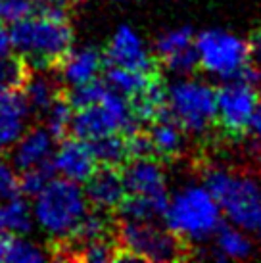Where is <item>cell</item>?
I'll use <instances>...</instances> for the list:
<instances>
[{"label":"cell","mask_w":261,"mask_h":263,"mask_svg":"<svg viewBox=\"0 0 261 263\" xmlns=\"http://www.w3.org/2000/svg\"><path fill=\"white\" fill-rule=\"evenodd\" d=\"M73 108L71 104L65 98V88L60 92L54 102L48 106V110L44 111V129L50 133V137L54 140H62L65 137H69V123H71Z\"/></svg>","instance_id":"26"},{"label":"cell","mask_w":261,"mask_h":263,"mask_svg":"<svg viewBox=\"0 0 261 263\" xmlns=\"http://www.w3.org/2000/svg\"><path fill=\"white\" fill-rule=\"evenodd\" d=\"M10 35H8L6 27H4V23L0 22V56H6L10 54Z\"/></svg>","instance_id":"34"},{"label":"cell","mask_w":261,"mask_h":263,"mask_svg":"<svg viewBox=\"0 0 261 263\" xmlns=\"http://www.w3.org/2000/svg\"><path fill=\"white\" fill-rule=\"evenodd\" d=\"M106 83H100L98 79H92L88 83H81V85H73L69 90H65V98L71 104L73 110L79 108H87L92 106L102 98V95L106 92Z\"/></svg>","instance_id":"30"},{"label":"cell","mask_w":261,"mask_h":263,"mask_svg":"<svg viewBox=\"0 0 261 263\" xmlns=\"http://www.w3.org/2000/svg\"><path fill=\"white\" fill-rule=\"evenodd\" d=\"M31 116L23 90L0 92V156L12 150L22 137L25 119Z\"/></svg>","instance_id":"14"},{"label":"cell","mask_w":261,"mask_h":263,"mask_svg":"<svg viewBox=\"0 0 261 263\" xmlns=\"http://www.w3.org/2000/svg\"><path fill=\"white\" fill-rule=\"evenodd\" d=\"M206 186L217 200L221 212L246 233L261 234V183L254 177L211 169Z\"/></svg>","instance_id":"3"},{"label":"cell","mask_w":261,"mask_h":263,"mask_svg":"<svg viewBox=\"0 0 261 263\" xmlns=\"http://www.w3.org/2000/svg\"><path fill=\"white\" fill-rule=\"evenodd\" d=\"M250 54L254 56L255 60H259L261 62V31H257L254 37L250 39Z\"/></svg>","instance_id":"35"},{"label":"cell","mask_w":261,"mask_h":263,"mask_svg":"<svg viewBox=\"0 0 261 263\" xmlns=\"http://www.w3.org/2000/svg\"><path fill=\"white\" fill-rule=\"evenodd\" d=\"M154 73H144V71H137V69H127V67L109 66L104 73L106 79V87L116 90L117 95L125 96L127 100L137 96L142 88L148 85V81L152 79Z\"/></svg>","instance_id":"21"},{"label":"cell","mask_w":261,"mask_h":263,"mask_svg":"<svg viewBox=\"0 0 261 263\" xmlns=\"http://www.w3.org/2000/svg\"><path fill=\"white\" fill-rule=\"evenodd\" d=\"M117 242L119 250L146 261H171L181 256L179 238L154 221H125L117 229Z\"/></svg>","instance_id":"8"},{"label":"cell","mask_w":261,"mask_h":263,"mask_svg":"<svg viewBox=\"0 0 261 263\" xmlns=\"http://www.w3.org/2000/svg\"><path fill=\"white\" fill-rule=\"evenodd\" d=\"M88 146L92 150L96 163H100V165L121 167L129 161L125 135L111 133V135H106V137H100V139L88 140Z\"/></svg>","instance_id":"23"},{"label":"cell","mask_w":261,"mask_h":263,"mask_svg":"<svg viewBox=\"0 0 261 263\" xmlns=\"http://www.w3.org/2000/svg\"><path fill=\"white\" fill-rule=\"evenodd\" d=\"M85 198L88 205L100 212H111L117 210L121 204L127 190H125L123 175L117 167L111 165H96L92 175L85 181Z\"/></svg>","instance_id":"12"},{"label":"cell","mask_w":261,"mask_h":263,"mask_svg":"<svg viewBox=\"0 0 261 263\" xmlns=\"http://www.w3.org/2000/svg\"><path fill=\"white\" fill-rule=\"evenodd\" d=\"M194 48V33L190 27H173V29L161 33L156 41V54L161 62L177 58Z\"/></svg>","instance_id":"24"},{"label":"cell","mask_w":261,"mask_h":263,"mask_svg":"<svg viewBox=\"0 0 261 263\" xmlns=\"http://www.w3.org/2000/svg\"><path fill=\"white\" fill-rule=\"evenodd\" d=\"M215 252L221 259H246L254 254V242L236 225H219L213 233Z\"/></svg>","instance_id":"18"},{"label":"cell","mask_w":261,"mask_h":263,"mask_svg":"<svg viewBox=\"0 0 261 263\" xmlns=\"http://www.w3.org/2000/svg\"><path fill=\"white\" fill-rule=\"evenodd\" d=\"M10 44L31 69L56 71L73 48V29L69 22H56L41 15H27L12 23Z\"/></svg>","instance_id":"1"},{"label":"cell","mask_w":261,"mask_h":263,"mask_svg":"<svg viewBox=\"0 0 261 263\" xmlns=\"http://www.w3.org/2000/svg\"><path fill=\"white\" fill-rule=\"evenodd\" d=\"M64 90V87L60 85L58 81L46 77L44 71H41V75L31 73L27 85L23 87V95L25 100L29 104V111L35 116L43 117L44 111L48 110V106L54 102V98Z\"/></svg>","instance_id":"19"},{"label":"cell","mask_w":261,"mask_h":263,"mask_svg":"<svg viewBox=\"0 0 261 263\" xmlns=\"http://www.w3.org/2000/svg\"><path fill=\"white\" fill-rule=\"evenodd\" d=\"M167 200L138 196V194H125L117 212L125 221H154L161 219L165 212Z\"/></svg>","instance_id":"22"},{"label":"cell","mask_w":261,"mask_h":263,"mask_svg":"<svg viewBox=\"0 0 261 263\" xmlns=\"http://www.w3.org/2000/svg\"><path fill=\"white\" fill-rule=\"evenodd\" d=\"M52 150H54V139L50 137V133L41 125H33L31 129L25 131V135L15 140V144L10 150L12 165L17 171L29 169L52 158Z\"/></svg>","instance_id":"15"},{"label":"cell","mask_w":261,"mask_h":263,"mask_svg":"<svg viewBox=\"0 0 261 263\" xmlns=\"http://www.w3.org/2000/svg\"><path fill=\"white\" fill-rule=\"evenodd\" d=\"M259 96L254 85L242 79H229L225 85L215 90V121L229 137H242L248 131Z\"/></svg>","instance_id":"9"},{"label":"cell","mask_w":261,"mask_h":263,"mask_svg":"<svg viewBox=\"0 0 261 263\" xmlns=\"http://www.w3.org/2000/svg\"><path fill=\"white\" fill-rule=\"evenodd\" d=\"M0 227L2 231L20 234V236L29 233L33 227V219H31L29 205L23 198L15 196L8 200L4 205H0Z\"/></svg>","instance_id":"27"},{"label":"cell","mask_w":261,"mask_h":263,"mask_svg":"<svg viewBox=\"0 0 261 263\" xmlns=\"http://www.w3.org/2000/svg\"><path fill=\"white\" fill-rule=\"evenodd\" d=\"M54 177H56V165H54L52 158L41 161V163H36V165H33L29 169H23L22 175H20L22 194L36 196Z\"/></svg>","instance_id":"28"},{"label":"cell","mask_w":261,"mask_h":263,"mask_svg":"<svg viewBox=\"0 0 261 263\" xmlns=\"http://www.w3.org/2000/svg\"><path fill=\"white\" fill-rule=\"evenodd\" d=\"M248 131L254 139H257L261 142V102H257L254 114H252V119L248 123Z\"/></svg>","instance_id":"33"},{"label":"cell","mask_w":261,"mask_h":263,"mask_svg":"<svg viewBox=\"0 0 261 263\" xmlns=\"http://www.w3.org/2000/svg\"><path fill=\"white\" fill-rule=\"evenodd\" d=\"M48 257L46 252L29 240H23L20 234L0 231V261L8 263H36Z\"/></svg>","instance_id":"20"},{"label":"cell","mask_w":261,"mask_h":263,"mask_svg":"<svg viewBox=\"0 0 261 263\" xmlns=\"http://www.w3.org/2000/svg\"><path fill=\"white\" fill-rule=\"evenodd\" d=\"M165 110L184 133L206 135L217 117L215 88L184 75L165 88Z\"/></svg>","instance_id":"5"},{"label":"cell","mask_w":261,"mask_h":263,"mask_svg":"<svg viewBox=\"0 0 261 263\" xmlns=\"http://www.w3.org/2000/svg\"><path fill=\"white\" fill-rule=\"evenodd\" d=\"M88 212V202L79 183L69 179H52L35 196V213L39 225L52 236L60 240L69 236L77 227L83 215Z\"/></svg>","instance_id":"4"},{"label":"cell","mask_w":261,"mask_h":263,"mask_svg":"<svg viewBox=\"0 0 261 263\" xmlns=\"http://www.w3.org/2000/svg\"><path fill=\"white\" fill-rule=\"evenodd\" d=\"M52 161L56 165V173L75 183H85L98 165L87 140L75 137H65L60 140Z\"/></svg>","instance_id":"13"},{"label":"cell","mask_w":261,"mask_h":263,"mask_svg":"<svg viewBox=\"0 0 261 263\" xmlns=\"http://www.w3.org/2000/svg\"><path fill=\"white\" fill-rule=\"evenodd\" d=\"M67 2H69V4H71V2H81V0H67Z\"/></svg>","instance_id":"36"},{"label":"cell","mask_w":261,"mask_h":263,"mask_svg":"<svg viewBox=\"0 0 261 263\" xmlns=\"http://www.w3.org/2000/svg\"><path fill=\"white\" fill-rule=\"evenodd\" d=\"M123 175V183L127 194L156 198V200H169L163 169L152 158H133L127 161Z\"/></svg>","instance_id":"11"},{"label":"cell","mask_w":261,"mask_h":263,"mask_svg":"<svg viewBox=\"0 0 261 263\" xmlns=\"http://www.w3.org/2000/svg\"><path fill=\"white\" fill-rule=\"evenodd\" d=\"M182 133L184 131L175 123L167 111L158 119H154L150 133H148L154 154H158L161 158L179 156L182 152V148H184V135Z\"/></svg>","instance_id":"17"},{"label":"cell","mask_w":261,"mask_h":263,"mask_svg":"<svg viewBox=\"0 0 261 263\" xmlns=\"http://www.w3.org/2000/svg\"><path fill=\"white\" fill-rule=\"evenodd\" d=\"M33 69L20 54L0 56V92L23 90Z\"/></svg>","instance_id":"25"},{"label":"cell","mask_w":261,"mask_h":263,"mask_svg":"<svg viewBox=\"0 0 261 263\" xmlns=\"http://www.w3.org/2000/svg\"><path fill=\"white\" fill-rule=\"evenodd\" d=\"M116 244H111L108 240V236L104 238H95V240H88L85 244H81L75 248L71 259H79V261L87 263H104V261H114L116 256Z\"/></svg>","instance_id":"29"},{"label":"cell","mask_w":261,"mask_h":263,"mask_svg":"<svg viewBox=\"0 0 261 263\" xmlns=\"http://www.w3.org/2000/svg\"><path fill=\"white\" fill-rule=\"evenodd\" d=\"M135 131H138V121L133 116L129 100L111 88H106L100 100L92 106L73 110L69 123V135L87 142L111 133L127 137Z\"/></svg>","instance_id":"6"},{"label":"cell","mask_w":261,"mask_h":263,"mask_svg":"<svg viewBox=\"0 0 261 263\" xmlns=\"http://www.w3.org/2000/svg\"><path fill=\"white\" fill-rule=\"evenodd\" d=\"M198 67L211 77L236 79L250 64V44L242 37L225 29H206L194 35Z\"/></svg>","instance_id":"7"},{"label":"cell","mask_w":261,"mask_h":263,"mask_svg":"<svg viewBox=\"0 0 261 263\" xmlns=\"http://www.w3.org/2000/svg\"><path fill=\"white\" fill-rule=\"evenodd\" d=\"M33 15V0H0V22L14 23Z\"/></svg>","instance_id":"32"},{"label":"cell","mask_w":261,"mask_h":263,"mask_svg":"<svg viewBox=\"0 0 261 263\" xmlns=\"http://www.w3.org/2000/svg\"><path fill=\"white\" fill-rule=\"evenodd\" d=\"M104 62H108L109 66L137 69V71H144V73L156 71V62H154L152 52L148 50L144 39L140 37L130 25L117 27L108 48H106Z\"/></svg>","instance_id":"10"},{"label":"cell","mask_w":261,"mask_h":263,"mask_svg":"<svg viewBox=\"0 0 261 263\" xmlns=\"http://www.w3.org/2000/svg\"><path fill=\"white\" fill-rule=\"evenodd\" d=\"M20 175L15 173V167L0 156V202H8L12 198L20 196Z\"/></svg>","instance_id":"31"},{"label":"cell","mask_w":261,"mask_h":263,"mask_svg":"<svg viewBox=\"0 0 261 263\" xmlns=\"http://www.w3.org/2000/svg\"><path fill=\"white\" fill-rule=\"evenodd\" d=\"M104 67V54L95 46H85L77 52H69L62 66L56 69L67 85H81L96 79Z\"/></svg>","instance_id":"16"},{"label":"cell","mask_w":261,"mask_h":263,"mask_svg":"<svg viewBox=\"0 0 261 263\" xmlns=\"http://www.w3.org/2000/svg\"><path fill=\"white\" fill-rule=\"evenodd\" d=\"M221 215L217 200L206 184H184L169 196L161 219L177 238L203 242L217 231Z\"/></svg>","instance_id":"2"}]
</instances>
